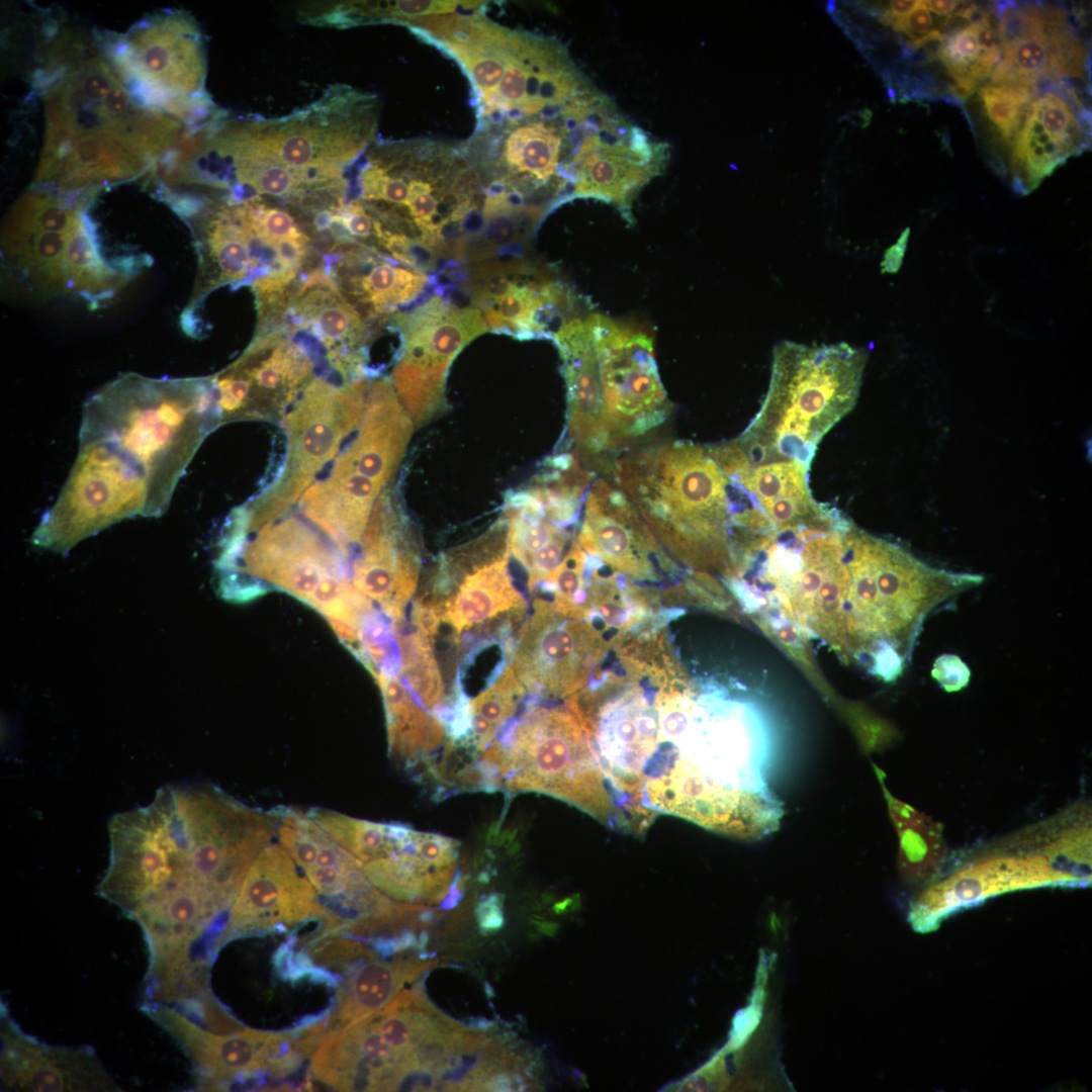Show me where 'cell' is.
Here are the masks:
<instances>
[{
    "instance_id": "42",
    "label": "cell",
    "mask_w": 1092,
    "mask_h": 1092,
    "mask_svg": "<svg viewBox=\"0 0 1092 1092\" xmlns=\"http://www.w3.org/2000/svg\"><path fill=\"white\" fill-rule=\"evenodd\" d=\"M336 224L354 238L375 237L373 218L359 200L344 204L336 211Z\"/></svg>"
},
{
    "instance_id": "30",
    "label": "cell",
    "mask_w": 1092,
    "mask_h": 1092,
    "mask_svg": "<svg viewBox=\"0 0 1092 1092\" xmlns=\"http://www.w3.org/2000/svg\"><path fill=\"white\" fill-rule=\"evenodd\" d=\"M349 248L336 268V278L344 293L372 314L414 301L430 282L422 271L384 260L362 245Z\"/></svg>"
},
{
    "instance_id": "22",
    "label": "cell",
    "mask_w": 1092,
    "mask_h": 1092,
    "mask_svg": "<svg viewBox=\"0 0 1092 1092\" xmlns=\"http://www.w3.org/2000/svg\"><path fill=\"white\" fill-rule=\"evenodd\" d=\"M459 842L412 829L389 856L363 863L369 881L385 895L410 904L454 907L461 896Z\"/></svg>"
},
{
    "instance_id": "29",
    "label": "cell",
    "mask_w": 1092,
    "mask_h": 1092,
    "mask_svg": "<svg viewBox=\"0 0 1092 1092\" xmlns=\"http://www.w3.org/2000/svg\"><path fill=\"white\" fill-rule=\"evenodd\" d=\"M436 965L435 961L397 959L385 962L364 948L338 991L331 1031L351 1026L385 1008L402 991Z\"/></svg>"
},
{
    "instance_id": "5",
    "label": "cell",
    "mask_w": 1092,
    "mask_h": 1092,
    "mask_svg": "<svg viewBox=\"0 0 1092 1092\" xmlns=\"http://www.w3.org/2000/svg\"><path fill=\"white\" fill-rule=\"evenodd\" d=\"M95 197L31 187L5 214L1 259L6 274L39 298L75 297L101 307L152 264L146 254L109 257L89 214Z\"/></svg>"
},
{
    "instance_id": "26",
    "label": "cell",
    "mask_w": 1092,
    "mask_h": 1092,
    "mask_svg": "<svg viewBox=\"0 0 1092 1092\" xmlns=\"http://www.w3.org/2000/svg\"><path fill=\"white\" fill-rule=\"evenodd\" d=\"M413 433L410 414L388 379L368 383L360 428L334 467L384 486L396 469Z\"/></svg>"
},
{
    "instance_id": "1",
    "label": "cell",
    "mask_w": 1092,
    "mask_h": 1092,
    "mask_svg": "<svg viewBox=\"0 0 1092 1092\" xmlns=\"http://www.w3.org/2000/svg\"><path fill=\"white\" fill-rule=\"evenodd\" d=\"M276 833L271 814L210 785H167L108 822L105 881L115 905L144 917L181 893L228 914L257 855Z\"/></svg>"
},
{
    "instance_id": "17",
    "label": "cell",
    "mask_w": 1092,
    "mask_h": 1092,
    "mask_svg": "<svg viewBox=\"0 0 1092 1092\" xmlns=\"http://www.w3.org/2000/svg\"><path fill=\"white\" fill-rule=\"evenodd\" d=\"M317 902L316 891L301 877L295 861L280 844H268L251 864L230 909L215 950L243 934L278 925H292L308 917H330Z\"/></svg>"
},
{
    "instance_id": "49",
    "label": "cell",
    "mask_w": 1092,
    "mask_h": 1092,
    "mask_svg": "<svg viewBox=\"0 0 1092 1092\" xmlns=\"http://www.w3.org/2000/svg\"><path fill=\"white\" fill-rule=\"evenodd\" d=\"M960 3H961L960 1H952V0H942V1L928 0V1H924V4L928 8V10H931L935 14L940 15V16H945V15H949L950 13H952V11L960 5Z\"/></svg>"
},
{
    "instance_id": "19",
    "label": "cell",
    "mask_w": 1092,
    "mask_h": 1092,
    "mask_svg": "<svg viewBox=\"0 0 1092 1092\" xmlns=\"http://www.w3.org/2000/svg\"><path fill=\"white\" fill-rule=\"evenodd\" d=\"M1031 843L1032 850L983 858L929 886L910 910L913 928L933 931L951 914L1007 892L1063 886L1040 845Z\"/></svg>"
},
{
    "instance_id": "3",
    "label": "cell",
    "mask_w": 1092,
    "mask_h": 1092,
    "mask_svg": "<svg viewBox=\"0 0 1092 1092\" xmlns=\"http://www.w3.org/2000/svg\"><path fill=\"white\" fill-rule=\"evenodd\" d=\"M218 427L212 377L154 378L127 372L86 400L79 440L108 446L142 475L156 518L167 511L187 466Z\"/></svg>"
},
{
    "instance_id": "45",
    "label": "cell",
    "mask_w": 1092,
    "mask_h": 1092,
    "mask_svg": "<svg viewBox=\"0 0 1092 1092\" xmlns=\"http://www.w3.org/2000/svg\"><path fill=\"white\" fill-rule=\"evenodd\" d=\"M500 906V896L497 894L490 895L478 904L476 914L479 926L483 931H492L502 926L503 915Z\"/></svg>"
},
{
    "instance_id": "43",
    "label": "cell",
    "mask_w": 1092,
    "mask_h": 1092,
    "mask_svg": "<svg viewBox=\"0 0 1092 1092\" xmlns=\"http://www.w3.org/2000/svg\"><path fill=\"white\" fill-rule=\"evenodd\" d=\"M892 26L908 36L912 43H916L931 33L934 29L933 18L925 6L924 1H918L914 9L906 16L893 22Z\"/></svg>"
},
{
    "instance_id": "25",
    "label": "cell",
    "mask_w": 1092,
    "mask_h": 1092,
    "mask_svg": "<svg viewBox=\"0 0 1092 1092\" xmlns=\"http://www.w3.org/2000/svg\"><path fill=\"white\" fill-rule=\"evenodd\" d=\"M142 1011L165 1029L184 1050L205 1085L228 1081L241 1073L267 1069L271 1032L245 1030L217 1034L178 1009L163 1004H142Z\"/></svg>"
},
{
    "instance_id": "48",
    "label": "cell",
    "mask_w": 1092,
    "mask_h": 1092,
    "mask_svg": "<svg viewBox=\"0 0 1092 1092\" xmlns=\"http://www.w3.org/2000/svg\"><path fill=\"white\" fill-rule=\"evenodd\" d=\"M956 16H960L974 25L981 24L989 20L988 14L975 4H970L958 10Z\"/></svg>"
},
{
    "instance_id": "34",
    "label": "cell",
    "mask_w": 1092,
    "mask_h": 1092,
    "mask_svg": "<svg viewBox=\"0 0 1092 1092\" xmlns=\"http://www.w3.org/2000/svg\"><path fill=\"white\" fill-rule=\"evenodd\" d=\"M400 657V675L417 702L441 719L449 710L445 684L437 662L434 644L423 631L394 628Z\"/></svg>"
},
{
    "instance_id": "12",
    "label": "cell",
    "mask_w": 1092,
    "mask_h": 1092,
    "mask_svg": "<svg viewBox=\"0 0 1092 1092\" xmlns=\"http://www.w3.org/2000/svg\"><path fill=\"white\" fill-rule=\"evenodd\" d=\"M136 516L153 518L146 480L111 448L80 440L69 475L31 542L67 553L84 539Z\"/></svg>"
},
{
    "instance_id": "20",
    "label": "cell",
    "mask_w": 1092,
    "mask_h": 1092,
    "mask_svg": "<svg viewBox=\"0 0 1092 1092\" xmlns=\"http://www.w3.org/2000/svg\"><path fill=\"white\" fill-rule=\"evenodd\" d=\"M534 609L518 637L511 665L532 695L560 699L584 684L589 628L566 621V615L545 601H535Z\"/></svg>"
},
{
    "instance_id": "47",
    "label": "cell",
    "mask_w": 1092,
    "mask_h": 1092,
    "mask_svg": "<svg viewBox=\"0 0 1092 1092\" xmlns=\"http://www.w3.org/2000/svg\"><path fill=\"white\" fill-rule=\"evenodd\" d=\"M917 3L918 1L913 0L891 1L890 9L883 14L881 20L887 25H892L894 21L911 12Z\"/></svg>"
},
{
    "instance_id": "28",
    "label": "cell",
    "mask_w": 1092,
    "mask_h": 1092,
    "mask_svg": "<svg viewBox=\"0 0 1092 1092\" xmlns=\"http://www.w3.org/2000/svg\"><path fill=\"white\" fill-rule=\"evenodd\" d=\"M589 314L571 321L551 339L557 345L563 362L568 436L586 455L609 449L603 418L599 360Z\"/></svg>"
},
{
    "instance_id": "10",
    "label": "cell",
    "mask_w": 1092,
    "mask_h": 1092,
    "mask_svg": "<svg viewBox=\"0 0 1092 1092\" xmlns=\"http://www.w3.org/2000/svg\"><path fill=\"white\" fill-rule=\"evenodd\" d=\"M104 38L121 75L149 104L182 121L208 114L205 41L190 14L166 10L139 21L122 35Z\"/></svg>"
},
{
    "instance_id": "13",
    "label": "cell",
    "mask_w": 1092,
    "mask_h": 1092,
    "mask_svg": "<svg viewBox=\"0 0 1092 1092\" xmlns=\"http://www.w3.org/2000/svg\"><path fill=\"white\" fill-rule=\"evenodd\" d=\"M589 323L608 448L614 450L661 425L671 405L658 374L652 338L597 312L589 314Z\"/></svg>"
},
{
    "instance_id": "2",
    "label": "cell",
    "mask_w": 1092,
    "mask_h": 1092,
    "mask_svg": "<svg viewBox=\"0 0 1092 1092\" xmlns=\"http://www.w3.org/2000/svg\"><path fill=\"white\" fill-rule=\"evenodd\" d=\"M37 87L46 126L31 187L96 197L156 171L176 146L181 119L130 87L104 36L84 41L70 32L59 35Z\"/></svg>"
},
{
    "instance_id": "4",
    "label": "cell",
    "mask_w": 1092,
    "mask_h": 1092,
    "mask_svg": "<svg viewBox=\"0 0 1092 1092\" xmlns=\"http://www.w3.org/2000/svg\"><path fill=\"white\" fill-rule=\"evenodd\" d=\"M484 7L433 15L417 32L468 79L476 127L559 109L592 87L557 38L503 26Z\"/></svg>"
},
{
    "instance_id": "33",
    "label": "cell",
    "mask_w": 1092,
    "mask_h": 1092,
    "mask_svg": "<svg viewBox=\"0 0 1092 1092\" xmlns=\"http://www.w3.org/2000/svg\"><path fill=\"white\" fill-rule=\"evenodd\" d=\"M307 814L334 841L363 863L394 853L413 829L403 824L376 823L324 809H312Z\"/></svg>"
},
{
    "instance_id": "8",
    "label": "cell",
    "mask_w": 1092,
    "mask_h": 1092,
    "mask_svg": "<svg viewBox=\"0 0 1092 1092\" xmlns=\"http://www.w3.org/2000/svg\"><path fill=\"white\" fill-rule=\"evenodd\" d=\"M243 130L313 188L343 174L376 141L378 100L348 85L329 87L315 102L273 119H240Z\"/></svg>"
},
{
    "instance_id": "16",
    "label": "cell",
    "mask_w": 1092,
    "mask_h": 1092,
    "mask_svg": "<svg viewBox=\"0 0 1092 1092\" xmlns=\"http://www.w3.org/2000/svg\"><path fill=\"white\" fill-rule=\"evenodd\" d=\"M509 551L502 537L487 532L445 558L430 593L440 606L442 622L456 637L502 613L524 608L509 574Z\"/></svg>"
},
{
    "instance_id": "39",
    "label": "cell",
    "mask_w": 1092,
    "mask_h": 1092,
    "mask_svg": "<svg viewBox=\"0 0 1092 1092\" xmlns=\"http://www.w3.org/2000/svg\"><path fill=\"white\" fill-rule=\"evenodd\" d=\"M586 556L579 544L575 543L564 556L559 566L544 582L555 593V609L563 615L576 617L579 614L583 590V571Z\"/></svg>"
},
{
    "instance_id": "14",
    "label": "cell",
    "mask_w": 1092,
    "mask_h": 1092,
    "mask_svg": "<svg viewBox=\"0 0 1092 1092\" xmlns=\"http://www.w3.org/2000/svg\"><path fill=\"white\" fill-rule=\"evenodd\" d=\"M668 146L632 124L603 96L587 115L570 162L573 198L615 204L630 222L632 201L668 160Z\"/></svg>"
},
{
    "instance_id": "32",
    "label": "cell",
    "mask_w": 1092,
    "mask_h": 1092,
    "mask_svg": "<svg viewBox=\"0 0 1092 1092\" xmlns=\"http://www.w3.org/2000/svg\"><path fill=\"white\" fill-rule=\"evenodd\" d=\"M382 693L389 752L405 769L437 758L447 733L443 722L426 712L395 676L374 674Z\"/></svg>"
},
{
    "instance_id": "31",
    "label": "cell",
    "mask_w": 1092,
    "mask_h": 1092,
    "mask_svg": "<svg viewBox=\"0 0 1092 1092\" xmlns=\"http://www.w3.org/2000/svg\"><path fill=\"white\" fill-rule=\"evenodd\" d=\"M294 310L327 346L336 370L346 374L362 364L367 328L335 282L301 286L295 295Z\"/></svg>"
},
{
    "instance_id": "41",
    "label": "cell",
    "mask_w": 1092,
    "mask_h": 1092,
    "mask_svg": "<svg viewBox=\"0 0 1092 1092\" xmlns=\"http://www.w3.org/2000/svg\"><path fill=\"white\" fill-rule=\"evenodd\" d=\"M931 675L946 692H957L970 680L968 665L954 654H942L933 663Z\"/></svg>"
},
{
    "instance_id": "23",
    "label": "cell",
    "mask_w": 1092,
    "mask_h": 1092,
    "mask_svg": "<svg viewBox=\"0 0 1092 1092\" xmlns=\"http://www.w3.org/2000/svg\"><path fill=\"white\" fill-rule=\"evenodd\" d=\"M581 546L608 564L631 574H654L657 546L629 497L604 480L595 481L585 499Z\"/></svg>"
},
{
    "instance_id": "36",
    "label": "cell",
    "mask_w": 1092,
    "mask_h": 1092,
    "mask_svg": "<svg viewBox=\"0 0 1092 1092\" xmlns=\"http://www.w3.org/2000/svg\"><path fill=\"white\" fill-rule=\"evenodd\" d=\"M525 695V687L508 665L489 687L470 700V733L464 744L481 754L513 719Z\"/></svg>"
},
{
    "instance_id": "24",
    "label": "cell",
    "mask_w": 1092,
    "mask_h": 1092,
    "mask_svg": "<svg viewBox=\"0 0 1092 1092\" xmlns=\"http://www.w3.org/2000/svg\"><path fill=\"white\" fill-rule=\"evenodd\" d=\"M1015 189L1027 193L1067 159L1088 149V139L1068 104L1048 92L1028 107L1014 136Z\"/></svg>"
},
{
    "instance_id": "6",
    "label": "cell",
    "mask_w": 1092,
    "mask_h": 1092,
    "mask_svg": "<svg viewBox=\"0 0 1092 1092\" xmlns=\"http://www.w3.org/2000/svg\"><path fill=\"white\" fill-rule=\"evenodd\" d=\"M614 476L681 560L695 565L730 561L735 490L711 446L687 441L651 446L618 460Z\"/></svg>"
},
{
    "instance_id": "37",
    "label": "cell",
    "mask_w": 1092,
    "mask_h": 1092,
    "mask_svg": "<svg viewBox=\"0 0 1092 1092\" xmlns=\"http://www.w3.org/2000/svg\"><path fill=\"white\" fill-rule=\"evenodd\" d=\"M551 279L534 270L514 282L500 297L483 307L488 329L507 333L518 339H532L530 332L534 311L540 305L547 283Z\"/></svg>"
},
{
    "instance_id": "44",
    "label": "cell",
    "mask_w": 1092,
    "mask_h": 1092,
    "mask_svg": "<svg viewBox=\"0 0 1092 1092\" xmlns=\"http://www.w3.org/2000/svg\"><path fill=\"white\" fill-rule=\"evenodd\" d=\"M307 239L283 240L273 244L278 265L282 268L298 270L304 255Z\"/></svg>"
},
{
    "instance_id": "7",
    "label": "cell",
    "mask_w": 1092,
    "mask_h": 1092,
    "mask_svg": "<svg viewBox=\"0 0 1092 1092\" xmlns=\"http://www.w3.org/2000/svg\"><path fill=\"white\" fill-rule=\"evenodd\" d=\"M867 359L864 349L845 342H779L761 406L734 440L748 461H793L810 469L822 438L854 407Z\"/></svg>"
},
{
    "instance_id": "46",
    "label": "cell",
    "mask_w": 1092,
    "mask_h": 1092,
    "mask_svg": "<svg viewBox=\"0 0 1092 1092\" xmlns=\"http://www.w3.org/2000/svg\"><path fill=\"white\" fill-rule=\"evenodd\" d=\"M908 235H909V230L907 229L902 234V236L899 239V241L897 242V244L895 246L891 247V249L886 252L885 260L883 262V270L884 271L892 273V272H896L899 269V267L901 265V261L903 259V254H904V251H905V248H906Z\"/></svg>"
},
{
    "instance_id": "38",
    "label": "cell",
    "mask_w": 1092,
    "mask_h": 1092,
    "mask_svg": "<svg viewBox=\"0 0 1092 1092\" xmlns=\"http://www.w3.org/2000/svg\"><path fill=\"white\" fill-rule=\"evenodd\" d=\"M1033 94L1027 90L994 84L979 89L986 114L1006 141L1018 132L1025 114L1023 109Z\"/></svg>"
},
{
    "instance_id": "9",
    "label": "cell",
    "mask_w": 1092,
    "mask_h": 1092,
    "mask_svg": "<svg viewBox=\"0 0 1092 1092\" xmlns=\"http://www.w3.org/2000/svg\"><path fill=\"white\" fill-rule=\"evenodd\" d=\"M368 382L337 387L314 378L283 421L287 448L279 473L248 504L232 512L233 528L241 533L284 517L300 500L321 470L334 459L343 441L360 424Z\"/></svg>"
},
{
    "instance_id": "21",
    "label": "cell",
    "mask_w": 1092,
    "mask_h": 1092,
    "mask_svg": "<svg viewBox=\"0 0 1092 1092\" xmlns=\"http://www.w3.org/2000/svg\"><path fill=\"white\" fill-rule=\"evenodd\" d=\"M377 500L362 536L353 584L376 601L396 626L417 588L420 562L390 495L384 491Z\"/></svg>"
},
{
    "instance_id": "15",
    "label": "cell",
    "mask_w": 1092,
    "mask_h": 1092,
    "mask_svg": "<svg viewBox=\"0 0 1092 1092\" xmlns=\"http://www.w3.org/2000/svg\"><path fill=\"white\" fill-rule=\"evenodd\" d=\"M312 369L307 353L280 333L260 338L212 377L220 425L282 421L311 382Z\"/></svg>"
},
{
    "instance_id": "18",
    "label": "cell",
    "mask_w": 1092,
    "mask_h": 1092,
    "mask_svg": "<svg viewBox=\"0 0 1092 1092\" xmlns=\"http://www.w3.org/2000/svg\"><path fill=\"white\" fill-rule=\"evenodd\" d=\"M1 1090L119 1092L90 1046H56L23 1032L1 1002Z\"/></svg>"
},
{
    "instance_id": "27",
    "label": "cell",
    "mask_w": 1092,
    "mask_h": 1092,
    "mask_svg": "<svg viewBox=\"0 0 1092 1092\" xmlns=\"http://www.w3.org/2000/svg\"><path fill=\"white\" fill-rule=\"evenodd\" d=\"M394 322L403 340L399 362L442 378L460 350L488 330L478 307H458L440 295Z\"/></svg>"
},
{
    "instance_id": "35",
    "label": "cell",
    "mask_w": 1092,
    "mask_h": 1092,
    "mask_svg": "<svg viewBox=\"0 0 1092 1092\" xmlns=\"http://www.w3.org/2000/svg\"><path fill=\"white\" fill-rule=\"evenodd\" d=\"M887 797L901 839V871L910 880L925 879L938 869L944 855L942 825L888 793Z\"/></svg>"
},
{
    "instance_id": "11",
    "label": "cell",
    "mask_w": 1092,
    "mask_h": 1092,
    "mask_svg": "<svg viewBox=\"0 0 1092 1092\" xmlns=\"http://www.w3.org/2000/svg\"><path fill=\"white\" fill-rule=\"evenodd\" d=\"M280 519L258 528L250 543L219 545V580L250 573L302 599L328 619L336 616L353 589L347 552L314 525L296 517Z\"/></svg>"
},
{
    "instance_id": "40",
    "label": "cell",
    "mask_w": 1092,
    "mask_h": 1092,
    "mask_svg": "<svg viewBox=\"0 0 1092 1092\" xmlns=\"http://www.w3.org/2000/svg\"><path fill=\"white\" fill-rule=\"evenodd\" d=\"M244 217L250 229L266 243L290 239H307L294 218L287 211L270 207L255 200L240 202Z\"/></svg>"
}]
</instances>
